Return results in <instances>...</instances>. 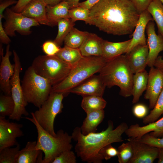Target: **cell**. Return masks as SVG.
Masks as SVG:
<instances>
[{"instance_id":"obj_46","label":"cell","mask_w":163,"mask_h":163,"mask_svg":"<svg viewBox=\"0 0 163 163\" xmlns=\"http://www.w3.org/2000/svg\"><path fill=\"white\" fill-rule=\"evenodd\" d=\"M154 66L161 69L163 68V59L161 56H158L155 60Z\"/></svg>"},{"instance_id":"obj_28","label":"cell","mask_w":163,"mask_h":163,"mask_svg":"<svg viewBox=\"0 0 163 163\" xmlns=\"http://www.w3.org/2000/svg\"><path fill=\"white\" fill-rule=\"evenodd\" d=\"M147 10L156 23L158 34L163 37V5L159 0H152Z\"/></svg>"},{"instance_id":"obj_18","label":"cell","mask_w":163,"mask_h":163,"mask_svg":"<svg viewBox=\"0 0 163 163\" xmlns=\"http://www.w3.org/2000/svg\"><path fill=\"white\" fill-rule=\"evenodd\" d=\"M125 133L129 138L132 139L139 138L148 133L155 137H163V117L144 126H140L138 123L132 125L128 127Z\"/></svg>"},{"instance_id":"obj_3","label":"cell","mask_w":163,"mask_h":163,"mask_svg":"<svg viewBox=\"0 0 163 163\" xmlns=\"http://www.w3.org/2000/svg\"><path fill=\"white\" fill-rule=\"evenodd\" d=\"M99 73L106 87H119L120 94L125 97L132 95L134 74L125 55H120L108 61Z\"/></svg>"},{"instance_id":"obj_50","label":"cell","mask_w":163,"mask_h":163,"mask_svg":"<svg viewBox=\"0 0 163 163\" xmlns=\"http://www.w3.org/2000/svg\"><path fill=\"white\" fill-rule=\"evenodd\" d=\"M161 69V72H162V74H163V68L161 69Z\"/></svg>"},{"instance_id":"obj_14","label":"cell","mask_w":163,"mask_h":163,"mask_svg":"<svg viewBox=\"0 0 163 163\" xmlns=\"http://www.w3.org/2000/svg\"><path fill=\"white\" fill-rule=\"evenodd\" d=\"M11 54L9 44L6 46L5 55L3 49L0 47L2 59L0 66V88L6 94L9 95H11L10 80L14 74L15 68V64H12L10 61Z\"/></svg>"},{"instance_id":"obj_1","label":"cell","mask_w":163,"mask_h":163,"mask_svg":"<svg viewBox=\"0 0 163 163\" xmlns=\"http://www.w3.org/2000/svg\"><path fill=\"white\" fill-rule=\"evenodd\" d=\"M89 16L100 30L121 36L132 34L139 14L130 0H100L90 10Z\"/></svg>"},{"instance_id":"obj_15","label":"cell","mask_w":163,"mask_h":163,"mask_svg":"<svg viewBox=\"0 0 163 163\" xmlns=\"http://www.w3.org/2000/svg\"><path fill=\"white\" fill-rule=\"evenodd\" d=\"M146 31L148 36L146 44L149 48L147 66L151 67L154 66L159 53L163 51V37L160 34H156L153 21L148 22Z\"/></svg>"},{"instance_id":"obj_36","label":"cell","mask_w":163,"mask_h":163,"mask_svg":"<svg viewBox=\"0 0 163 163\" xmlns=\"http://www.w3.org/2000/svg\"><path fill=\"white\" fill-rule=\"evenodd\" d=\"M117 150V156L119 163H128L133 155L132 149L129 142L122 143Z\"/></svg>"},{"instance_id":"obj_23","label":"cell","mask_w":163,"mask_h":163,"mask_svg":"<svg viewBox=\"0 0 163 163\" xmlns=\"http://www.w3.org/2000/svg\"><path fill=\"white\" fill-rule=\"evenodd\" d=\"M70 9L68 3L65 1H62L53 6L47 5L46 15L49 26L57 24L58 21L60 19L70 18Z\"/></svg>"},{"instance_id":"obj_25","label":"cell","mask_w":163,"mask_h":163,"mask_svg":"<svg viewBox=\"0 0 163 163\" xmlns=\"http://www.w3.org/2000/svg\"><path fill=\"white\" fill-rule=\"evenodd\" d=\"M36 141H29L17 154L15 163H36L41 150L36 147Z\"/></svg>"},{"instance_id":"obj_8","label":"cell","mask_w":163,"mask_h":163,"mask_svg":"<svg viewBox=\"0 0 163 163\" xmlns=\"http://www.w3.org/2000/svg\"><path fill=\"white\" fill-rule=\"evenodd\" d=\"M63 93L51 91L38 109L30 113L42 128L50 134L56 135L54 124L56 117L62 112Z\"/></svg>"},{"instance_id":"obj_51","label":"cell","mask_w":163,"mask_h":163,"mask_svg":"<svg viewBox=\"0 0 163 163\" xmlns=\"http://www.w3.org/2000/svg\"><path fill=\"white\" fill-rule=\"evenodd\" d=\"M163 5V0H159Z\"/></svg>"},{"instance_id":"obj_38","label":"cell","mask_w":163,"mask_h":163,"mask_svg":"<svg viewBox=\"0 0 163 163\" xmlns=\"http://www.w3.org/2000/svg\"><path fill=\"white\" fill-rule=\"evenodd\" d=\"M76 156L71 150L65 151L56 157L52 163H76Z\"/></svg>"},{"instance_id":"obj_43","label":"cell","mask_w":163,"mask_h":163,"mask_svg":"<svg viewBox=\"0 0 163 163\" xmlns=\"http://www.w3.org/2000/svg\"><path fill=\"white\" fill-rule=\"evenodd\" d=\"M139 14L146 10L152 0H130Z\"/></svg>"},{"instance_id":"obj_44","label":"cell","mask_w":163,"mask_h":163,"mask_svg":"<svg viewBox=\"0 0 163 163\" xmlns=\"http://www.w3.org/2000/svg\"><path fill=\"white\" fill-rule=\"evenodd\" d=\"M32 0H18L12 10L17 13H21L27 5Z\"/></svg>"},{"instance_id":"obj_11","label":"cell","mask_w":163,"mask_h":163,"mask_svg":"<svg viewBox=\"0 0 163 163\" xmlns=\"http://www.w3.org/2000/svg\"><path fill=\"white\" fill-rule=\"evenodd\" d=\"M23 126L21 124L10 122L5 117L0 116V151L18 144L16 139L24 135Z\"/></svg>"},{"instance_id":"obj_41","label":"cell","mask_w":163,"mask_h":163,"mask_svg":"<svg viewBox=\"0 0 163 163\" xmlns=\"http://www.w3.org/2000/svg\"><path fill=\"white\" fill-rule=\"evenodd\" d=\"M99 154L104 159L107 160L117 155V150L111 144H108L103 148L100 151Z\"/></svg>"},{"instance_id":"obj_2","label":"cell","mask_w":163,"mask_h":163,"mask_svg":"<svg viewBox=\"0 0 163 163\" xmlns=\"http://www.w3.org/2000/svg\"><path fill=\"white\" fill-rule=\"evenodd\" d=\"M123 122L114 129L113 122H108L107 128L101 132L92 133L83 135L80 127L74 128L72 134V139L77 142L75 151L81 160L88 163H101L104 159L99 152L106 145L123 141L122 136L128 128Z\"/></svg>"},{"instance_id":"obj_7","label":"cell","mask_w":163,"mask_h":163,"mask_svg":"<svg viewBox=\"0 0 163 163\" xmlns=\"http://www.w3.org/2000/svg\"><path fill=\"white\" fill-rule=\"evenodd\" d=\"M31 66L37 74L48 80L53 86L65 79L72 67L56 55H39Z\"/></svg>"},{"instance_id":"obj_29","label":"cell","mask_w":163,"mask_h":163,"mask_svg":"<svg viewBox=\"0 0 163 163\" xmlns=\"http://www.w3.org/2000/svg\"><path fill=\"white\" fill-rule=\"evenodd\" d=\"M64 61L73 66L84 56H82L79 48H74L65 46L60 48L56 54Z\"/></svg>"},{"instance_id":"obj_12","label":"cell","mask_w":163,"mask_h":163,"mask_svg":"<svg viewBox=\"0 0 163 163\" xmlns=\"http://www.w3.org/2000/svg\"><path fill=\"white\" fill-rule=\"evenodd\" d=\"M133 155L128 163H153L158 158L159 148L129 138Z\"/></svg>"},{"instance_id":"obj_24","label":"cell","mask_w":163,"mask_h":163,"mask_svg":"<svg viewBox=\"0 0 163 163\" xmlns=\"http://www.w3.org/2000/svg\"><path fill=\"white\" fill-rule=\"evenodd\" d=\"M105 116L104 110L93 111L86 113V117L80 127L83 135L95 133L97 126L103 121Z\"/></svg>"},{"instance_id":"obj_16","label":"cell","mask_w":163,"mask_h":163,"mask_svg":"<svg viewBox=\"0 0 163 163\" xmlns=\"http://www.w3.org/2000/svg\"><path fill=\"white\" fill-rule=\"evenodd\" d=\"M106 86L99 75H94L71 89L69 93L81 95L103 96Z\"/></svg>"},{"instance_id":"obj_22","label":"cell","mask_w":163,"mask_h":163,"mask_svg":"<svg viewBox=\"0 0 163 163\" xmlns=\"http://www.w3.org/2000/svg\"><path fill=\"white\" fill-rule=\"evenodd\" d=\"M131 39L119 42H112L103 40L102 56L108 61L126 53Z\"/></svg>"},{"instance_id":"obj_52","label":"cell","mask_w":163,"mask_h":163,"mask_svg":"<svg viewBox=\"0 0 163 163\" xmlns=\"http://www.w3.org/2000/svg\"><path fill=\"white\" fill-rule=\"evenodd\" d=\"M4 0H0V1H4Z\"/></svg>"},{"instance_id":"obj_49","label":"cell","mask_w":163,"mask_h":163,"mask_svg":"<svg viewBox=\"0 0 163 163\" xmlns=\"http://www.w3.org/2000/svg\"><path fill=\"white\" fill-rule=\"evenodd\" d=\"M159 152L158 157V163H163V148H159Z\"/></svg>"},{"instance_id":"obj_31","label":"cell","mask_w":163,"mask_h":163,"mask_svg":"<svg viewBox=\"0 0 163 163\" xmlns=\"http://www.w3.org/2000/svg\"><path fill=\"white\" fill-rule=\"evenodd\" d=\"M75 24V22L70 18H63L59 20L57 22L58 33L54 42L60 46Z\"/></svg>"},{"instance_id":"obj_17","label":"cell","mask_w":163,"mask_h":163,"mask_svg":"<svg viewBox=\"0 0 163 163\" xmlns=\"http://www.w3.org/2000/svg\"><path fill=\"white\" fill-rule=\"evenodd\" d=\"M125 53L129 67L134 74L145 70L149 54L147 45H137Z\"/></svg>"},{"instance_id":"obj_4","label":"cell","mask_w":163,"mask_h":163,"mask_svg":"<svg viewBox=\"0 0 163 163\" xmlns=\"http://www.w3.org/2000/svg\"><path fill=\"white\" fill-rule=\"evenodd\" d=\"M24 118L31 122L36 127L38 134L36 147L44 153L43 163H52L62 152L72 149V137L66 132L60 129L56 135L53 136L44 129L33 116Z\"/></svg>"},{"instance_id":"obj_10","label":"cell","mask_w":163,"mask_h":163,"mask_svg":"<svg viewBox=\"0 0 163 163\" xmlns=\"http://www.w3.org/2000/svg\"><path fill=\"white\" fill-rule=\"evenodd\" d=\"M4 16L5 21L3 27L5 33L9 36H15V31L23 35H28L31 33V27L40 25L36 20L8 8L5 10Z\"/></svg>"},{"instance_id":"obj_9","label":"cell","mask_w":163,"mask_h":163,"mask_svg":"<svg viewBox=\"0 0 163 163\" xmlns=\"http://www.w3.org/2000/svg\"><path fill=\"white\" fill-rule=\"evenodd\" d=\"M14 62V72L10 80L11 94L15 104L14 111L9 117V119L19 121L24 115L27 116L29 113L26 109L28 103L25 100L20 83V73L22 69L20 59L16 51L13 50Z\"/></svg>"},{"instance_id":"obj_19","label":"cell","mask_w":163,"mask_h":163,"mask_svg":"<svg viewBox=\"0 0 163 163\" xmlns=\"http://www.w3.org/2000/svg\"><path fill=\"white\" fill-rule=\"evenodd\" d=\"M151 21H153L154 20L147 10L139 14L135 29L131 35L132 37L131 41L126 53L137 45H147L145 31L148 23Z\"/></svg>"},{"instance_id":"obj_13","label":"cell","mask_w":163,"mask_h":163,"mask_svg":"<svg viewBox=\"0 0 163 163\" xmlns=\"http://www.w3.org/2000/svg\"><path fill=\"white\" fill-rule=\"evenodd\" d=\"M163 89V74L160 69L154 66L150 67L144 98L148 100L149 108L152 109Z\"/></svg>"},{"instance_id":"obj_27","label":"cell","mask_w":163,"mask_h":163,"mask_svg":"<svg viewBox=\"0 0 163 163\" xmlns=\"http://www.w3.org/2000/svg\"><path fill=\"white\" fill-rule=\"evenodd\" d=\"M81 107L86 113L94 111L104 110L107 102L102 96L91 95L82 96Z\"/></svg>"},{"instance_id":"obj_6","label":"cell","mask_w":163,"mask_h":163,"mask_svg":"<svg viewBox=\"0 0 163 163\" xmlns=\"http://www.w3.org/2000/svg\"><path fill=\"white\" fill-rule=\"evenodd\" d=\"M21 86L25 101L38 108L47 99L53 86L48 80L37 74L31 66L25 71Z\"/></svg>"},{"instance_id":"obj_47","label":"cell","mask_w":163,"mask_h":163,"mask_svg":"<svg viewBox=\"0 0 163 163\" xmlns=\"http://www.w3.org/2000/svg\"><path fill=\"white\" fill-rule=\"evenodd\" d=\"M80 0H63L67 2L70 8H72L78 6Z\"/></svg>"},{"instance_id":"obj_33","label":"cell","mask_w":163,"mask_h":163,"mask_svg":"<svg viewBox=\"0 0 163 163\" xmlns=\"http://www.w3.org/2000/svg\"><path fill=\"white\" fill-rule=\"evenodd\" d=\"M163 114V89L155 106L150 113L143 119V123L148 124L156 121Z\"/></svg>"},{"instance_id":"obj_5","label":"cell","mask_w":163,"mask_h":163,"mask_svg":"<svg viewBox=\"0 0 163 163\" xmlns=\"http://www.w3.org/2000/svg\"><path fill=\"white\" fill-rule=\"evenodd\" d=\"M108 61L102 56L83 57L72 67L63 80L52 86V91L64 94L82 82L99 72Z\"/></svg>"},{"instance_id":"obj_35","label":"cell","mask_w":163,"mask_h":163,"mask_svg":"<svg viewBox=\"0 0 163 163\" xmlns=\"http://www.w3.org/2000/svg\"><path fill=\"white\" fill-rule=\"evenodd\" d=\"M20 150V145L9 147L0 151V163H15L16 156Z\"/></svg>"},{"instance_id":"obj_40","label":"cell","mask_w":163,"mask_h":163,"mask_svg":"<svg viewBox=\"0 0 163 163\" xmlns=\"http://www.w3.org/2000/svg\"><path fill=\"white\" fill-rule=\"evenodd\" d=\"M42 49L46 55L53 56L56 54L59 51L60 47L54 41H47L43 44Z\"/></svg>"},{"instance_id":"obj_32","label":"cell","mask_w":163,"mask_h":163,"mask_svg":"<svg viewBox=\"0 0 163 163\" xmlns=\"http://www.w3.org/2000/svg\"><path fill=\"white\" fill-rule=\"evenodd\" d=\"M89 14L90 10L79 6L70 9L69 11V18L73 22L82 20L84 21L87 24L93 25Z\"/></svg>"},{"instance_id":"obj_48","label":"cell","mask_w":163,"mask_h":163,"mask_svg":"<svg viewBox=\"0 0 163 163\" xmlns=\"http://www.w3.org/2000/svg\"><path fill=\"white\" fill-rule=\"evenodd\" d=\"M46 5L53 6L55 5L63 0H43Z\"/></svg>"},{"instance_id":"obj_30","label":"cell","mask_w":163,"mask_h":163,"mask_svg":"<svg viewBox=\"0 0 163 163\" xmlns=\"http://www.w3.org/2000/svg\"><path fill=\"white\" fill-rule=\"evenodd\" d=\"M89 33L73 27L64 40L65 46L79 48Z\"/></svg>"},{"instance_id":"obj_20","label":"cell","mask_w":163,"mask_h":163,"mask_svg":"<svg viewBox=\"0 0 163 163\" xmlns=\"http://www.w3.org/2000/svg\"><path fill=\"white\" fill-rule=\"evenodd\" d=\"M46 6L43 0H32L21 13L36 20L40 24L49 26L46 15Z\"/></svg>"},{"instance_id":"obj_21","label":"cell","mask_w":163,"mask_h":163,"mask_svg":"<svg viewBox=\"0 0 163 163\" xmlns=\"http://www.w3.org/2000/svg\"><path fill=\"white\" fill-rule=\"evenodd\" d=\"M103 40L97 34L89 33L79 48L82 56H102Z\"/></svg>"},{"instance_id":"obj_26","label":"cell","mask_w":163,"mask_h":163,"mask_svg":"<svg viewBox=\"0 0 163 163\" xmlns=\"http://www.w3.org/2000/svg\"><path fill=\"white\" fill-rule=\"evenodd\" d=\"M148 73L145 70L134 74L133 78L132 103L137 102L143 92L146 90Z\"/></svg>"},{"instance_id":"obj_45","label":"cell","mask_w":163,"mask_h":163,"mask_svg":"<svg viewBox=\"0 0 163 163\" xmlns=\"http://www.w3.org/2000/svg\"><path fill=\"white\" fill-rule=\"evenodd\" d=\"M100 0H87L80 2L78 6L83 7L90 10Z\"/></svg>"},{"instance_id":"obj_37","label":"cell","mask_w":163,"mask_h":163,"mask_svg":"<svg viewBox=\"0 0 163 163\" xmlns=\"http://www.w3.org/2000/svg\"><path fill=\"white\" fill-rule=\"evenodd\" d=\"M8 7V4L5 2H1L0 4V40L1 43L8 44L11 40L5 33L3 26L2 19L4 18L3 12Z\"/></svg>"},{"instance_id":"obj_39","label":"cell","mask_w":163,"mask_h":163,"mask_svg":"<svg viewBox=\"0 0 163 163\" xmlns=\"http://www.w3.org/2000/svg\"><path fill=\"white\" fill-rule=\"evenodd\" d=\"M141 142L158 148H163V137L156 138L147 133L138 139H134Z\"/></svg>"},{"instance_id":"obj_34","label":"cell","mask_w":163,"mask_h":163,"mask_svg":"<svg viewBox=\"0 0 163 163\" xmlns=\"http://www.w3.org/2000/svg\"><path fill=\"white\" fill-rule=\"evenodd\" d=\"M15 104L11 95L1 94L0 96V116L10 117L13 113Z\"/></svg>"},{"instance_id":"obj_42","label":"cell","mask_w":163,"mask_h":163,"mask_svg":"<svg viewBox=\"0 0 163 163\" xmlns=\"http://www.w3.org/2000/svg\"><path fill=\"white\" fill-rule=\"evenodd\" d=\"M132 111L135 117L140 119L143 118L147 116L148 110L145 105L142 103H138L133 106Z\"/></svg>"}]
</instances>
